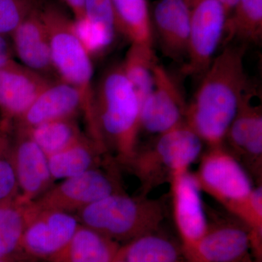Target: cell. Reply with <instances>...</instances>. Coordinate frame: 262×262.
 Masks as SVG:
<instances>
[{"label":"cell","instance_id":"1","mask_svg":"<svg viewBox=\"0 0 262 262\" xmlns=\"http://www.w3.org/2000/svg\"><path fill=\"white\" fill-rule=\"evenodd\" d=\"M246 45H226L201 76L188 104L186 124L209 147L223 145L226 134L248 91L244 59Z\"/></svg>","mask_w":262,"mask_h":262},{"label":"cell","instance_id":"2","mask_svg":"<svg viewBox=\"0 0 262 262\" xmlns=\"http://www.w3.org/2000/svg\"><path fill=\"white\" fill-rule=\"evenodd\" d=\"M39 13L47 30L52 61L60 80L80 93L89 136L103 152L107 151L98 129L95 112L92 57L76 31L75 22L59 5L44 0Z\"/></svg>","mask_w":262,"mask_h":262},{"label":"cell","instance_id":"3","mask_svg":"<svg viewBox=\"0 0 262 262\" xmlns=\"http://www.w3.org/2000/svg\"><path fill=\"white\" fill-rule=\"evenodd\" d=\"M95 112L106 149L125 165L138 149L141 103L120 63L108 67L95 84Z\"/></svg>","mask_w":262,"mask_h":262},{"label":"cell","instance_id":"4","mask_svg":"<svg viewBox=\"0 0 262 262\" xmlns=\"http://www.w3.org/2000/svg\"><path fill=\"white\" fill-rule=\"evenodd\" d=\"M77 214L81 225L120 244L159 231L166 209L162 200L122 192L95 202Z\"/></svg>","mask_w":262,"mask_h":262},{"label":"cell","instance_id":"5","mask_svg":"<svg viewBox=\"0 0 262 262\" xmlns=\"http://www.w3.org/2000/svg\"><path fill=\"white\" fill-rule=\"evenodd\" d=\"M203 141L184 123L157 136L144 149H137L125 165L140 181L141 194L158 186L170 183L176 174L189 170L201 156Z\"/></svg>","mask_w":262,"mask_h":262},{"label":"cell","instance_id":"6","mask_svg":"<svg viewBox=\"0 0 262 262\" xmlns=\"http://www.w3.org/2000/svg\"><path fill=\"white\" fill-rule=\"evenodd\" d=\"M122 192L115 172L106 171L98 167L63 179L33 202L38 211L72 213L106 196Z\"/></svg>","mask_w":262,"mask_h":262},{"label":"cell","instance_id":"7","mask_svg":"<svg viewBox=\"0 0 262 262\" xmlns=\"http://www.w3.org/2000/svg\"><path fill=\"white\" fill-rule=\"evenodd\" d=\"M201 190L228 209L249 195L253 179L224 145L209 147L194 174Z\"/></svg>","mask_w":262,"mask_h":262},{"label":"cell","instance_id":"8","mask_svg":"<svg viewBox=\"0 0 262 262\" xmlns=\"http://www.w3.org/2000/svg\"><path fill=\"white\" fill-rule=\"evenodd\" d=\"M190 32L187 63L183 72L203 75L222 43L227 13L220 0H189Z\"/></svg>","mask_w":262,"mask_h":262},{"label":"cell","instance_id":"9","mask_svg":"<svg viewBox=\"0 0 262 262\" xmlns=\"http://www.w3.org/2000/svg\"><path fill=\"white\" fill-rule=\"evenodd\" d=\"M253 91L249 89L239 103L237 114L226 134L223 144L251 179L261 184L262 108L253 103Z\"/></svg>","mask_w":262,"mask_h":262},{"label":"cell","instance_id":"10","mask_svg":"<svg viewBox=\"0 0 262 262\" xmlns=\"http://www.w3.org/2000/svg\"><path fill=\"white\" fill-rule=\"evenodd\" d=\"M154 76L152 91L141 103V130L158 136L186 123L188 104L178 82L158 62Z\"/></svg>","mask_w":262,"mask_h":262},{"label":"cell","instance_id":"11","mask_svg":"<svg viewBox=\"0 0 262 262\" xmlns=\"http://www.w3.org/2000/svg\"><path fill=\"white\" fill-rule=\"evenodd\" d=\"M169 184L174 222L187 259L208 229L202 190L194 174L189 170L176 174Z\"/></svg>","mask_w":262,"mask_h":262},{"label":"cell","instance_id":"12","mask_svg":"<svg viewBox=\"0 0 262 262\" xmlns=\"http://www.w3.org/2000/svg\"><path fill=\"white\" fill-rule=\"evenodd\" d=\"M187 261L256 262L251 252V231L234 215L208 221L206 234Z\"/></svg>","mask_w":262,"mask_h":262},{"label":"cell","instance_id":"13","mask_svg":"<svg viewBox=\"0 0 262 262\" xmlns=\"http://www.w3.org/2000/svg\"><path fill=\"white\" fill-rule=\"evenodd\" d=\"M80 225L72 213L36 209L24 231L22 251L36 261L50 262L67 247Z\"/></svg>","mask_w":262,"mask_h":262},{"label":"cell","instance_id":"14","mask_svg":"<svg viewBox=\"0 0 262 262\" xmlns=\"http://www.w3.org/2000/svg\"><path fill=\"white\" fill-rule=\"evenodd\" d=\"M11 159L19 194L25 201H34L51 188L52 179L47 155L27 131L13 127Z\"/></svg>","mask_w":262,"mask_h":262},{"label":"cell","instance_id":"15","mask_svg":"<svg viewBox=\"0 0 262 262\" xmlns=\"http://www.w3.org/2000/svg\"><path fill=\"white\" fill-rule=\"evenodd\" d=\"M153 34L170 59L187 60L190 32L189 0H158L150 9Z\"/></svg>","mask_w":262,"mask_h":262},{"label":"cell","instance_id":"16","mask_svg":"<svg viewBox=\"0 0 262 262\" xmlns=\"http://www.w3.org/2000/svg\"><path fill=\"white\" fill-rule=\"evenodd\" d=\"M52 82L14 60L0 69L2 119L13 125Z\"/></svg>","mask_w":262,"mask_h":262},{"label":"cell","instance_id":"17","mask_svg":"<svg viewBox=\"0 0 262 262\" xmlns=\"http://www.w3.org/2000/svg\"><path fill=\"white\" fill-rule=\"evenodd\" d=\"M39 8L33 10L10 34L13 53L27 68L48 80H59L53 67L49 38Z\"/></svg>","mask_w":262,"mask_h":262},{"label":"cell","instance_id":"18","mask_svg":"<svg viewBox=\"0 0 262 262\" xmlns=\"http://www.w3.org/2000/svg\"><path fill=\"white\" fill-rule=\"evenodd\" d=\"M80 113L82 100L79 91L64 81H53L12 127L29 129L52 120L76 117Z\"/></svg>","mask_w":262,"mask_h":262},{"label":"cell","instance_id":"19","mask_svg":"<svg viewBox=\"0 0 262 262\" xmlns=\"http://www.w3.org/2000/svg\"><path fill=\"white\" fill-rule=\"evenodd\" d=\"M84 19L75 29L91 57L107 51L119 34L110 0H84ZM75 22V21H74Z\"/></svg>","mask_w":262,"mask_h":262},{"label":"cell","instance_id":"20","mask_svg":"<svg viewBox=\"0 0 262 262\" xmlns=\"http://www.w3.org/2000/svg\"><path fill=\"white\" fill-rule=\"evenodd\" d=\"M34 213L33 201H25L20 194L0 204V256H27L22 251V239Z\"/></svg>","mask_w":262,"mask_h":262},{"label":"cell","instance_id":"21","mask_svg":"<svg viewBox=\"0 0 262 262\" xmlns=\"http://www.w3.org/2000/svg\"><path fill=\"white\" fill-rule=\"evenodd\" d=\"M115 258L127 262H188L181 243L159 231L121 245Z\"/></svg>","mask_w":262,"mask_h":262},{"label":"cell","instance_id":"22","mask_svg":"<svg viewBox=\"0 0 262 262\" xmlns=\"http://www.w3.org/2000/svg\"><path fill=\"white\" fill-rule=\"evenodd\" d=\"M103 154L89 136L84 135L72 145L48 157L52 179L63 180L98 168Z\"/></svg>","mask_w":262,"mask_h":262},{"label":"cell","instance_id":"23","mask_svg":"<svg viewBox=\"0 0 262 262\" xmlns=\"http://www.w3.org/2000/svg\"><path fill=\"white\" fill-rule=\"evenodd\" d=\"M120 246L80 225L67 247L50 262H113Z\"/></svg>","mask_w":262,"mask_h":262},{"label":"cell","instance_id":"24","mask_svg":"<svg viewBox=\"0 0 262 262\" xmlns=\"http://www.w3.org/2000/svg\"><path fill=\"white\" fill-rule=\"evenodd\" d=\"M119 34L134 44L154 47V34L147 0H110Z\"/></svg>","mask_w":262,"mask_h":262},{"label":"cell","instance_id":"25","mask_svg":"<svg viewBox=\"0 0 262 262\" xmlns=\"http://www.w3.org/2000/svg\"><path fill=\"white\" fill-rule=\"evenodd\" d=\"M262 39V0H237L226 21L222 44L233 40L247 46Z\"/></svg>","mask_w":262,"mask_h":262},{"label":"cell","instance_id":"26","mask_svg":"<svg viewBox=\"0 0 262 262\" xmlns=\"http://www.w3.org/2000/svg\"><path fill=\"white\" fill-rule=\"evenodd\" d=\"M155 60L153 48L130 43L123 61L122 72L141 103L152 91L155 84Z\"/></svg>","mask_w":262,"mask_h":262},{"label":"cell","instance_id":"27","mask_svg":"<svg viewBox=\"0 0 262 262\" xmlns=\"http://www.w3.org/2000/svg\"><path fill=\"white\" fill-rule=\"evenodd\" d=\"M23 130L28 133L47 157L59 152L84 135L76 117L52 120Z\"/></svg>","mask_w":262,"mask_h":262},{"label":"cell","instance_id":"28","mask_svg":"<svg viewBox=\"0 0 262 262\" xmlns=\"http://www.w3.org/2000/svg\"><path fill=\"white\" fill-rule=\"evenodd\" d=\"M44 0H0V35L10 36Z\"/></svg>","mask_w":262,"mask_h":262},{"label":"cell","instance_id":"29","mask_svg":"<svg viewBox=\"0 0 262 262\" xmlns=\"http://www.w3.org/2000/svg\"><path fill=\"white\" fill-rule=\"evenodd\" d=\"M11 140L10 136L0 145V204L19 194L11 159Z\"/></svg>","mask_w":262,"mask_h":262},{"label":"cell","instance_id":"30","mask_svg":"<svg viewBox=\"0 0 262 262\" xmlns=\"http://www.w3.org/2000/svg\"><path fill=\"white\" fill-rule=\"evenodd\" d=\"M13 49L8 36L0 35V69L13 61Z\"/></svg>","mask_w":262,"mask_h":262},{"label":"cell","instance_id":"31","mask_svg":"<svg viewBox=\"0 0 262 262\" xmlns=\"http://www.w3.org/2000/svg\"><path fill=\"white\" fill-rule=\"evenodd\" d=\"M72 12L74 21L78 24L84 19V0H61Z\"/></svg>","mask_w":262,"mask_h":262},{"label":"cell","instance_id":"32","mask_svg":"<svg viewBox=\"0 0 262 262\" xmlns=\"http://www.w3.org/2000/svg\"><path fill=\"white\" fill-rule=\"evenodd\" d=\"M12 126L4 120H0V145L11 134Z\"/></svg>","mask_w":262,"mask_h":262},{"label":"cell","instance_id":"33","mask_svg":"<svg viewBox=\"0 0 262 262\" xmlns=\"http://www.w3.org/2000/svg\"><path fill=\"white\" fill-rule=\"evenodd\" d=\"M220 2L222 3L223 6L225 7L226 11H227V17H228L229 13L233 9L237 0H220Z\"/></svg>","mask_w":262,"mask_h":262},{"label":"cell","instance_id":"34","mask_svg":"<svg viewBox=\"0 0 262 262\" xmlns=\"http://www.w3.org/2000/svg\"><path fill=\"white\" fill-rule=\"evenodd\" d=\"M113 262H127L125 261V260L120 259V258H115V260H114Z\"/></svg>","mask_w":262,"mask_h":262}]
</instances>
